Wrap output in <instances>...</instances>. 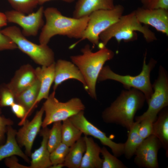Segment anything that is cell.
<instances>
[{"instance_id":"obj_1","label":"cell","mask_w":168,"mask_h":168,"mask_svg":"<svg viewBox=\"0 0 168 168\" xmlns=\"http://www.w3.org/2000/svg\"><path fill=\"white\" fill-rule=\"evenodd\" d=\"M146 98L140 91L132 88L123 90L102 113L104 122L121 125L128 130L133 125L136 112L144 105Z\"/></svg>"},{"instance_id":"obj_2","label":"cell","mask_w":168,"mask_h":168,"mask_svg":"<svg viewBox=\"0 0 168 168\" xmlns=\"http://www.w3.org/2000/svg\"><path fill=\"white\" fill-rule=\"evenodd\" d=\"M46 23L42 28L39 37L40 44L47 45L56 35L70 38L80 39L87 26L89 16L79 18L63 15L56 8L49 7L44 10Z\"/></svg>"},{"instance_id":"obj_3","label":"cell","mask_w":168,"mask_h":168,"mask_svg":"<svg viewBox=\"0 0 168 168\" xmlns=\"http://www.w3.org/2000/svg\"><path fill=\"white\" fill-rule=\"evenodd\" d=\"M82 54L70 56L72 62L79 69L85 81L87 92L94 99H97L96 85L100 73L105 63L114 57L113 51L105 46L93 52L88 44L81 49Z\"/></svg>"},{"instance_id":"obj_4","label":"cell","mask_w":168,"mask_h":168,"mask_svg":"<svg viewBox=\"0 0 168 168\" xmlns=\"http://www.w3.org/2000/svg\"><path fill=\"white\" fill-rule=\"evenodd\" d=\"M142 33L146 41L150 43L157 40L155 33L147 25L143 26L137 19L134 11L123 15L119 20L101 33L99 38L101 42L99 48L105 46L112 38H114L118 43L122 40L125 42L137 39L135 31Z\"/></svg>"},{"instance_id":"obj_5","label":"cell","mask_w":168,"mask_h":168,"mask_svg":"<svg viewBox=\"0 0 168 168\" xmlns=\"http://www.w3.org/2000/svg\"><path fill=\"white\" fill-rule=\"evenodd\" d=\"M147 52L144 54L142 71L138 75H121L114 72L108 65L103 66L99 75L97 81L102 82L107 80H111L122 84L127 90L132 88L137 89L143 93L147 103L153 93L152 84L150 81V74L155 67L157 62L151 58L147 63L146 59Z\"/></svg>"},{"instance_id":"obj_6","label":"cell","mask_w":168,"mask_h":168,"mask_svg":"<svg viewBox=\"0 0 168 168\" xmlns=\"http://www.w3.org/2000/svg\"><path fill=\"white\" fill-rule=\"evenodd\" d=\"M124 10L123 6L118 4L111 9L99 10L92 12L89 16V20L82 37L69 48H73L79 42L85 39L93 46L98 45L100 34L119 20L123 15Z\"/></svg>"},{"instance_id":"obj_7","label":"cell","mask_w":168,"mask_h":168,"mask_svg":"<svg viewBox=\"0 0 168 168\" xmlns=\"http://www.w3.org/2000/svg\"><path fill=\"white\" fill-rule=\"evenodd\" d=\"M1 31L12 40L17 48L37 64L47 66L55 63L54 53L47 44H38L28 40L18 27L9 26Z\"/></svg>"},{"instance_id":"obj_8","label":"cell","mask_w":168,"mask_h":168,"mask_svg":"<svg viewBox=\"0 0 168 168\" xmlns=\"http://www.w3.org/2000/svg\"><path fill=\"white\" fill-rule=\"evenodd\" d=\"M55 91H53L43 103L45 116L42 121V128L55 122L63 121L85 109L79 98L74 97L66 102H61L55 97Z\"/></svg>"},{"instance_id":"obj_9","label":"cell","mask_w":168,"mask_h":168,"mask_svg":"<svg viewBox=\"0 0 168 168\" xmlns=\"http://www.w3.org/2000/svg\"><path fill=\"white\" fill-rule=\"evenodd\" d=\"M158 76L152 84L153 92L147 102L148 108L142 115L136 117V122L140 123L144 118L156 119L159 112L168 105V75L162 66L159 68Z\"/></svg>"},{"instance_id":"obj_10","label":"cell","mask_w":168,"mask_h":168,"mask_svg":"<svg viewBox=\"0 0 168 168\" xmlns=\"http://www.w3.org/2000/svg\"><path fill=\"white\" fill-rule=\"evenodd\" d=\"M69 119L85 135L91 136L97 139L103 145L109 147L116 157H119L124 154V143H118L113 141L104 132L87 120L84 115V110L81 111Z\"/></svg>"},{"instance_id":"obj_11","label":"cell","mask_w":168,"mask_h":168,"mask_svg":"<svg viewBox=\"0 0 168 168\" xmlns=\"http://www.w3.org/2000/svg\"><path fill=\"white\" fill-rule=\"evenodd\" d=\"M44 8L40 6L35 12L25 14L14 10L5 12L7 21L14 23L22 28L21 31L26 36H35L44 25L43 19Z\"/></svg>"},{"instance_id":"obj_12","label":"cell","mask_w":168,"mask_h":168,"mask_svg":"<svg viewBox=\"0 0 168 168\" xmlns=\"http://www.w3.org/2000/svg\"><path fill=\"white\" fill-rule=\"evenodd\" d=\"M162 147L158 139L152 134L144 139L135 154L134 163L140 167L157 168L158 151Z\"/></svg>"},{"instance_id":"obj_13","label":"cell","mask_w":168,"mask_h":168,"mask_svg":"<svg viewBox=\"0 0 168 168\" xmlns=\"http://www.w3.org/2000/svg\"><path fill=\"white\" fill-rule=\"evenodd\" d=\"M44 110L43 106L36 113L30 121L26 119L17 131L16 139L20 147H24L26 155L30 156L32 146L42 123V117Z\"/></svg>"},{"instance_id":"obj_14","label":"cell","mask_w":168,"mask_h":168,"mask_svg":"<svg viewBox=\"0 0 168 168\" xmlns=\"http://www.w3.org/2000/svg\"><path fill=\"white\" fill-rule=\"evenodd\" d=\"M140 22L150 25L156 30L168 36V10L139 7L133 11Z\"/></svg>"},{"instance_id":"obj_15","label":"cell","mask_w":168,"mask_h":168,"mask_svg":"<svg viewBox=\"0 0 168 168\" xmlns=\"http://www.w3.org/2000/svg\"><path fill=\"white\" fill-rule=\"evenodd\" d=\"M71 79L80 82L87 91V88L85 81L78 68L72 62L62 59L58 60L55 63L54 91H55L63 82Z\"/></svg>"},{"instance_id":"obj_16","label":"cell","mask_w":168,"mask_h":168,"mask_svg":"<svg viewBox=\"0 0 168 168\" xmlns=\"http://www.w3.org/2000/svg\"><path fill=\"white\" fill-rule=\"evenodd\" d=\"M35 69L29 64L22 66L17 70L7 86L15 96L30 86L36 80Z\"/></svg>"},{"instance_id":"obj_17","label":"cell","mask_w":168,"mask_h":168,"mask_svg":"<svg viewBox=\"0 0 168 168\" xmlns=\"http://www.w3.org/2000/svg\"><path fill=\"white\" fill-rule=\"evenodd\" d=\"M55 63L49 66L38 67L35 69L36 77L40 83V89L33 109L41 100L46 99L49 96L50 89L54 81Z\"/></svg>"},{"instance_id":"obj_18","label":"cell","mask_w":168,"mask_h":168,"mask_svg":"<svg viewBox=\"0 0 168 168\" xmlns=\"http://www.w3.org/2000/svg\"><path fill=\"white\" fill-rule=\"evenodd\" d=\"M49 130L47 127L40 131L42 140L40 147L31 153L30 168H49L52 165L47 147Z\"/></svg>"},{"instance_id":"obj_19","label":"cell","mask_w":168,"mask_h":168,"mask_svg":"<svg viewBox=\"0 0 168 168\" xmlns=\"http://www.w3.org/2000/svg\"><path fill=\"white\" fill-rule=\"evenodd\" d=\"M114 0H78L73 12V17L79 18L88 16L94 12L114 8Z\"/></svg>"},{"instance_id":"obj_20","label":"cell","mask_w":168,"mask_h":168,"mask_svg":"<svg viewBox=\"0 0 168 168\" xmlns=\"http://www.w3.org/2000/svg\"><path fill=\"white\" fill-rule=\"evenodd\" d=\"M86 148L80 168H102L103 159L100 157L101 148L92 137H84Z\"/></svg>"},{"instance_id":"obj_21","label":"cell","mask_w":168,"mask_h":168,"mask_svg":"<svg viewBox=\"0 0 168 168\" xmlns=\"http://www.w3.org/2000/svg\"><path fill=\"white\" fill-rule=\"evenodd\" d=\"M40 89V83L37 78L30 86L15 96V102L22 105L26 110V114L19 123V125H22L33 110V105L39 94Z\"/></svg>"},{"instance_id":"obj_22","label":"cell","mask_w":168,"mask_h":168,"mask_svg":"<svg viewBox=\"0 0 168 168\" xmlns=\"http://www.w3.org/2000/svg\"><path fill=\"white\" fill-rule=\"evenodd\" d=\"M16 132L12 126H8L6 142L0 145V161L12 156L16 155L26 162H30L28 156L21 150L17 142L16 139Z\"/></svg>"},{"instance_id":"obj_23","label":"cell","mask_w":168,"mask_h":168,"mask_svg":"<svg viewBox=\"0 0 168 168\" xmlns=\"http://www.w3.org/2000/svg\"><path fill=\"white\" fill-rule=\"evenodd\" d=\"M153 134L160 141L168 156V109L166 107L161 111L153 123Z\"/></svg>"},{"instance_id":"obj_24","label":"cell","mask_w":168,"mask_h":168,"mask_svg":"<svg viewBox=\"0 0 168 168\" xmlns=\"http://www.w3.org/2000/svg\"><path fill=\"white\" fill-rule=\"evenodd\" d=\"M86 145L84 137H81L70 147L69 152L63 163L68 168H80Z\"/></svg>"},{"instance_id":"obj_25","label":"cell","mask_w":168,"mask_h":168,"mask_svg":"<svg viewBox=\"0 0 168 168\" xmlns=\"http://www.w3.org/2000/svg\"><path fill=\"white\" fill-rule=\"evenodd\" d=\"M139 124V123L134 122L129 130L127 139L124 143V154L127 159H130L135 155L137 149L144 140L138 133Z\"/></svg>"},{"instance_id":"obj_26","label":"cell","mask_w":168,"mask_h":168,"mask_svg":"<svg viewBox=\"0 0 168 168\" xmlns=\"http://www.w3.org/2000/svg\"><path fill=\"white\" fill-rule=\"evenodd\" d=\"M81 131L68 119L63 121L62 142L70 147L79 139L82 134Z\"/></svg>"},{"instance_id":"obj_27","label":"cell","mask_w":168,"mask_h":168,"mask_svg":"<svg viewBox=\"0 0 168 168\" xmlns=\"http://www.w3.org/2000/svg\"><path fill=\"white\" fill-rule=\"evenodd\" d=\"M62 125L61 121L55 122L50 129L47 143L48 150L50 153L62 142Z\"/></svg>"},{"instance_id":"obj_28","label":"cell","mask_w":168,"mask_h":168,"mask_svg":"<svg viewBox=\"0 0 168 168\" xmlns=\"http://www.w3.org/2000/svg\"><path fill=\"white\" fill-rule=\"evenodd\" d=\"M14 10L25 14H29L39 5L38 0H7Z\"/></svg>"},{"instance_id":"obj_29","label":"cell","mask_w":168,"mask_h":168,"mask_svg":"<svg viewBox=\"0 0 168 168\" xmlns=\"http://www.w3.org/2000/svg\"><path fill=\"white\" fill-rule=\"evenodd\" d=\"M100 154L103 159L102 168H126L127 167L117 157L111 154L106 148H101Z\"/></svg>"},{"instance_id":"obj_30","label":"cell","mask_w":168,"mask_h":168,"mask_svg":"<svg viewBox=\"0 0 168 168\" xmlns=\"http://www.w3.org/2000/svg\"><path fill=\"white\" fill-rule=\"evenodd\" d=\"M70 147L62 142L50 154L52 165L63 163Z\"/></svg>"},{"instance_id":"obj_31","label":"cell","mask_w":168,"mask_h":168,"mask_svg":"<svg viewBox=\"0 0 168 168\" xmlns=\"http://www.w3.org/2000/svg\"><path fill=\"white\" fill-rule=\"evenodd\" d=\"M15 102V96L7 84L0 85V107L11 106Z\"/></svg>"},{"instance_id":"obj_32","label":"cell","mask_w":168,"mask_h":168,"mask_svg":"<svg viewBox=\"0 0 168 168\" xmlns=\"http://www.w3.org/2000/svg\"><path fill=\"white\" fill-rule=\"evenodd\" d=\"M156 119L151 118H146L143 119L139 123L138 133L143 139L153 134V123Z\"/></svg>"},{"instance_id":"obj_33","label":"cell","mask_w":168,"mask_h":168,"mask_svg":"<svg viewBox=\"0 0 168 168\" xmlns=\"http://www.w3.org/2000/svg\"><path fill=\"white\" fill-rule=\"evenodd\" d=\"M142 7L147 9L168 10V0H140Z\"/></svg>"},{"instance_id":"obj_34","label":"cell","mask_w":168,"mask_h":168,"mask_svg":"<svg viewBox=\"0 0 168 168\" xmlns=\"http://www.w3.org/2000/svg\"><path fill=\"white\" fill-rule=\"evenodd\" d=\"M14 122L11 119L6 118L1 115L0 109V145L3 144L5 140V134L7 133L8 126H12Z\"/></svg>"},{"instance_id":"obj_35","label":"cell","mask_w":168,"mask_h":168,"mask_svg":"<svg viewBox=\"0 0 168 168\" xmlns=\"http://www.w3.org/2000/svg\"><path fill=\"white\" fill-rule=\"evenodd\" d=\"M17 48V46L12 40L3 34L0 30V51Z\"/></svg>"},{"instance_id":"obj_36","label":"cell","mask_w":168,"mask_h":168,"mask_svg":"<svg viewBox=\"0 0 168 168\" xmlns=\"http://www.w3.org/2000/svg\"><path fill=\"white\" fill-rule=\"evenodd\" d=\"M4 162L6 166L10 168H30V166H25L20 164L16 155L6 158Z\"/></svg>"},{"instance_id":"obj_37","label":"cell","mask_w":168,"mask_h":168,"mask_svg":"<svg viewBox=\"0 0 168 168\" xmlns=\"http://www.w3.org/2000/svg\"><path fill=\"white\" fill-rule=\"evenodd\" d=\"M10 107L12 111L17 118L22 119L25 117L26 110L22 105L15 102Z\"/></svg>"},{"instance_id":"obj_38","label":"cell","mask_w":168,"mask_h":168,"mask_svg":"<svg viewBox=\"0 0 168 168\" xmlns=\"http://www.w3.org/2000/svg\"><path fill=\"white\" fill-rule=\"evenodd\" d=\"M7 22L5 13L0 12V28L6 26Z\"/></svg>"},{"instance_id":"obj_39","label":"cell","mask_w":168,"mask_h":168,"mask_svg":"<svg viewBox=\"0 0 168 168\" xmlns=\"http://www.w3.org/2000/svg\"><path fill=\"white\" fill-rule=\"evenodd\" d=\"M53 0H38L39 5H42L45 2ZM65 2L71 3L73 2L75 0H61Z\"/></svg>"},{"instance_id":"obj_40","label":"cell","mask_w":168,"mask_h":168,"mask_svg":"<svg viewBox=\"0 0 168 168\" xmlns=\"http://www.w3.org/2000/svg\"><path fill=\"white\" fill-rule=\"evenodd\" d=\"M63 163L52 165L49 168H62L64 167Z\"/></svg>"},{"instance_id":"obj_41","label":"cell","mask_w":168,"mask_h":168,"mask_svg":"<svg viewBox=\"0 0 168 168\" xmlns=\"http://www.w3.org/2000/svg\"></svg>"}]
</instances>
